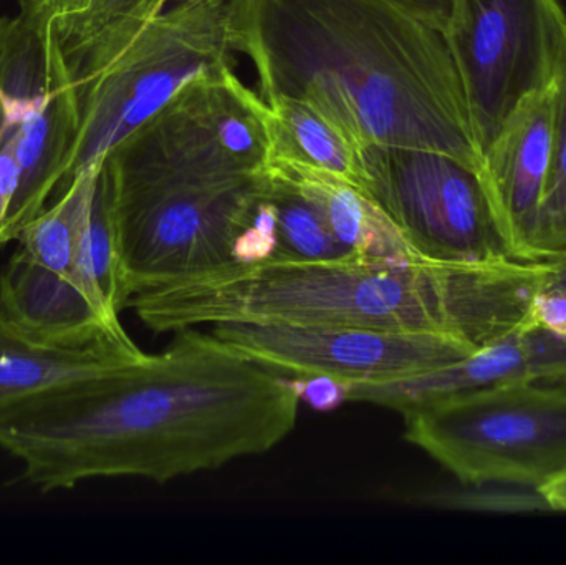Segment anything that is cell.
<instances>
[{
    "label": "cell",
    "mask_w": 566,
    "mask_h": 565,
    "mask_svg": "<svg viewBox=\"0 0 566 565\" xmlns=\"http://www.w3.org/2000/svg\"><path fill=\"white\" fill-rule=\"evenodd\" d=\"M212 327L216 338L282 377H322L339 385L406 380L449 367L475 350L432 332L238 322Z\"/></svg>",
    "instance_id": "11"
},
{
    "label": "cell",
    "mask_w": 566,
    "mask_h": 565,
    "mask_svg": "<svg viewBox=\"0 0 566 565\" xmlns=\"http://www.w3.org/2000/svg\"><path fill=\"white\" fill-rule=\"evenodd\" d=\"M554 139L551 169L542 196L537 228L532 241V259L544 261L566 251V50L554 85Z\"/></svg>",
    "instance_id": "20"
},
{
    "label": "cell",
    "mask_w": 566,
    "mask_h": 565,
    "mask_svg": "<svg viewBox=\"0 0 566 565\" xmlns=\"http://www.w3.org/2000/svg\"><path fill=\"white\" fill-rule=\"evenodd\" d=\"M103 158L83 169L52 199L32 222L20 231V248L36 262L62 274L76 275L80 242L98 185Z\"/></svg>",
    "instance_id": "18"
},
{
    "label": "cell",
    "mask_w": 566,
    "mask_h": 565,
    "mask_svg": "<svg viewBox=\"0 0 566 565\" xmlns=\"http://www.w3.org/2000/svg\"><path fill=\"white\" fill-rule=\"evenodd\" d=\"M421 3L426 9L431 10L436 15L441 17L442 20L448 22L449 12H451L452 0H416Z\"/></svg>",
    "instance_id": "26"
},
{
    "label": "cell",
    "mask_w": 566,
    "mask_h": 565,
    "mask_svg": "<svg viewBox=\"0 0 566 565\" xmlns=\"http://www.w3.org/2000/svg\"><path fill=\"white\" fill-rule=\"evenodd\" d=\"M274 208V251L268 261L319 262L355 259L339 244L322 212L298 191L264 172Z\"/></svg>",
    "instance_id": "19"
},
{
    "label": "cell",
    "mask_w": 566,
    "mask_h": 565,
    "mask_svg": "<svg viewBox=\"0 0 566 565\" xmlns=\"http://www.w3.org/2000/svg\"><path fill=\"white\" fill-rule=\"evenodd\" d=\"M541 491L554 513H566V471Z\"/></svg>",
    "instance_id": "24"
},
{
    "label": "cell",
    "mask_w": 566,
    "mask_h": 565,
    "mask_svg": "<svg viewBox=\"0 0 566 565\" xmlns=\"http://www.w3.org/2000/svg\"><path fill=\"white\" fill-rule=\"evenodd\" d=\"M535 317L545 327L566 337V287L545 282L535 299Z\"/></svg>",
    "instance_id": "22"
},
{
    "label": "cell",
    "mask_w": 566,
    "mask_h": 565,
    "mask_svg": "<svg viewBox=\"0 0 566 565\" xmlns=\"http://www.w3.org/2000/svg\"><path fill=\"white\" fill-rule=\"evenodd\" d=\"M290 384L298 394L300 401H306L318 410H328V408L338 407L345 401L343 400L342 385L328 380V378H293Z\"/></svg>",
    "instance_id": "23"
},
{
    "label": "cell",
    "mask_w": 566,
    "mask_h": 565,
    "mask_svg": "<svg viewBox=\"0 0 566 565\" xmlns=\"http://www.w3.org/2000/svg\"><path fill=\"white\" fill-rule=\"evenodd\" d=\"M78 133V108L52 30L17 15L0 20V148L9 149L19 188L0 245L19 238L65 176Z\"/></svg>",
    "instance_id": "7"
},
{
    "label": "cell",
    "mask_w": 566,
    "mask_h": 565,
    "mask_svg": "<svg viewBox=\"0 0 566 565\" xmlns=\"http://www.w3.org/2000/svg\"><path fill=\"white\" fill-rule=\"evenodd\" d=\"M272 133L268 103L228 66L188 83L105 158L169 175L258 176Z\"/></svg>",
    "instance_id": "9"
},
{
    "label": "cell",
    "mask_w": 566,
    "mask_h": 565,
    "mask_svg": "<svg viewBox=\"0 0 566 565\" xmlns=\"http://www.w3.org/2000/svg\"><path fill=\"white\" fill-rule=\"evenodd\" d=\"M78 108L69 168L52 199L188 83L234 66L229 0H172L149 17L116 13L59 42Z\"/></svg>",
    "instance_id": "4"
},
{
    "label": "cell",
    "mask_w": 566,
    "mask_h": 565,
    "mask_svg": "<svg viewBox=\"0 0 566 565\" xmlns=\"http://www.w3.org/2000/svg\"><path fill=\"white\" fill-rule=\"evenodd\" d=\"M365 168L366 195L422 261L515 259L479 169L444 153L412 148L368 149Z\"/></svg>",
    "instance_id": "10"
},
{
    "label": "cell",
    "mask_w": 566,
    "mask_h": 565,
    "mask_svg": "<svg viewBox=\"0 0 566 565\" xmlns=\"http://www.w3.org/2000/svg\"><path fill=\"white\" fill-rule=\"evenodd\" d=\"M405 438L459 483L547 486L566 471V384L515 381L402 414Z\"/></svg>",
    "instance_id": "6"
},
{
    "label": "cell",
    "mask_w": 566,
    "mask_h": 565,
    "mask_svg": "<svg viewBox=\"0 0 566 565\" xmlns=\"http://www.w3.org/2000/svg\"><path fill=\"white\" fill-rule=\"evenodd\" d=\"M411 501L419 506L468 513L524 514L552 511L551 504L537 488L504 483H461L459 488L424 491L412 496Z\"/></svg>",
    "instance_id": "21"
},
{
    "label": "cell",
    "mask_w": 566,
    "mask_h": 565,
    "mask_svg": "<svg viewBox=\"0 0 566 565\" xmlns=\"http://www.w3.org/2000/svg\"><path fill=\"white\" fill-rule=\"evenodd\" d=\"M0 305L25 331L65 347L126 334L76 275L52 271L22 248L0 271Z\"/></svg>",
    "instance_id": "15"
},
{
    "label": "cell",
    "mask_w": 566,
    "mask_h": 565,
    "mask_svg": "<svg viewBox=\"0 0 566 565\" xmlns=\"http://www.w3.org/2000/svg\"><path fill=\"white\" fill-rule=\"evenodd\" d=\"M515 381L566 384V337L532 322L449 367L391 384L342 385L343 400L398 414L448 395Z\"/></svg>",
    "instance_id": "12"
},
{
    "label": "cell",
    "mask_w": 566,
    "mask_h": 565,
    "mask_svg": "<svg viewBox=\"0 0 566 565\" xmlns=\"http://www.w3.org/2000/svg\"><path fill=\"white\" fill-rule=\"evenodd\" d=\"M554 95L528 96L482 155L481 178L502 234L518 261L534 262L532 241L551 169Z\"/></svg>",
    "instance_id": "13"
},
{
    "label": "cell",
    "mask_w": 566,
    "mask_h": 565,
    "mask_svg": "<svg viewBox=\"0 0 566 565\" xmlns=\"http://www.w3.org/2000/svg\"><path fill=\"white\" fill-rule=\"evenodd\" d=\"M264 172L316 206L339 244L355 259L421 262L382 209L358 186L298 159L271 156Z\"/></svg>",
    "instance_id": "16"
},
{
    "label": "cell",
    "mask_w": 566,
    "mask_h": 565,
    "mask_svg": "<svg viewBox=\"0 0 566 565\" xmlns=\"http://www.w3.org/2000/svg\"><path fill=\"white\" fill-rule=\"evenodd\" d=\"M268 106L274 128L271 156L308 163L365 191V156L332 123L295 100H272Z\"/></svg>",
    "instance_id": "17"
},
{
    "label": "cell",
    "mask_w": 566,
    "mask_h": 565,
    "mask_svg": "<svg viewBox=\"0 0 566 565\" xmlns=\"http://www.w3.org/2000/svg\"><path fill=\"white\" fill-rule=\"evenodd\" d=\"M448 36L484 155L518 105L554 85L566 9L560 0H452Z\"/></svg>",
    "instance_id": "8"
},
{
    "label": "cell",
    "mask_w": 566,
    "mask_h": 565,
    "mask_svg": "<svg viewBox=\"0 0 566 565\" xmlns=\"http://www.w3.org/2000/svg\"><path fill=\"white\" fill-rule=\"evenodd\" d=\"M542 262L262 261L156 285L129 299L155 332L290 324L448 335L482 348L537 322Z\"/></svg>",
    "instance_id": "3"
},
{
    "label": "cell",
    "mask_w": 566,
    "mask_h": 565,
    "mask_svg": "<svg viewBox=\"0 0 566 565\" xmlns=\"http://www.w3.org/2000/svg\"><path fill=\"white\" fill-rule=\"evenodd\" d=\"M541 262H544L545 271H547L545 282L566 287V251L551 255V258L544 259Z\"/></svg>",
    "instance_id": "25"
},
{
    "label": "cell",
    "mask_w": 566,
    "mask_h": 565,
    "mask_svg": "<svg viewBox=\"0 0 566 565\" xmlns=\"http://www.w3.org/2000/svg\"><path fill=\"white\" fill-rule=\"evenodd\" d=\"M265 103H303L356 151L444 153L481 171L448 22L416 0H229Z\"/></svg>",
    "instance_id": "2"
},
{
    "label": "cell",
    "mask_w": 566,
    "mask_h": 565,
    "mask_svg": "<svg viewBox=\"0 0 566 565\" xmlns=\"http://www.w3.org/2000/svg\"><path fill=\"white\" fill-rule=\"evenodd\" d=\"M125 370L0 414V448L42 493L95 478L168 483L274 450L296 425L290 380L209 332L182 328Z\"/></svg>",
    "instance_id": "1"
},
{
    "label": "cell",
    "mask_w": 566,
    "mask_h": 565,
    "mask_svg": "<svg viewBox=\"0 0 566 565\" xmlns=\"http://www.w3.org/2000/svg\"><path fill=\"white\" fill-rule=\"evenodd\" d=\"M108 2H118V0H108Z\"/></svg>",
    "instance_id": "27"
},
{
    "label": "cell",
    "mask_w": 566,
    "mask_h": 565,
    "mask_svg": "<svg viewBox=\"0 0 566 565\" xmlns=\"http://www.w3.org/2000/svg\"><path fill=\"white\" fill-rule=\"evenodd\" d=\"M118 251L123 311L156 285L238 265L265 192L258 176L145 171L103 156Z\"/></svg>",
    "instance_id": "5"
},
{
    "label": "cell",
    "mask_w": 566,
    "mask_h": 565,
    "mask_svg": "<svg viewBox=\"0 0 566 565\" xmlns=\"http://www.w3.org/2000/svg\"><path fill=\"white\" fill-rule=\"evenodd\" d=\"M128 334L108 335L82 347L36 337L0 305V414L32 398L85 384L145 360Z\"/></svg>",
    "instance_id": "14"
}]
</instances>
